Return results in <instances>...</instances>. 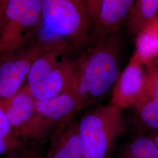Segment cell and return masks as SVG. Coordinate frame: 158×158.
<instances>
[{"instance_id": "obj_1", "label": "cell", "mask_w": 158, "mask_h": 158, "mask_svg": "<svg viewBox=\"0 0 158 158\" xmlns=\"http://www.w3.org/2000/svg\"><path fill=\"white\" fill-rule=\"evenodd\" d=\"M121 32L93 38L74 57L69 89L81 110L102 100L113 89L121 72Z\"/></svg>"}, {"instance_id": "obj_2", "label": "cell", "mask_w": 158, "mask_h": 158, "mask_svg": "<svg viewBox=\"0 0 158 158\" xmlns=\"http://www.w3.org/2000/svg\"><path fill=\"white\" fill-rule=\"evenodd\" d=\"M93 38V25L77 0H42L38 27L30 43L44 51L75 56Z\"/></svg>"}, {"instance_id": "obj_3", "label": "cell", "mask_w": 158, "mask_h": 158, "mask_svg": "<svg viewBox=\"0 0 158 158\" xmlns=\"http://www.w3.org/2000/svg\"><path fill=\"white\" fill-rule=\"evenodd\" d=\"M121 110L108 104L85 114L79 121L83 158H108L125 131Z\"/></svg>"}, {"instance_id": "obj_4", "label": "cell", "mask_w": 158, "mask_h": 158, "mask_svg": "<svg viewBox=\"0 0 158 158\" xmlns=\"http://www.w3.org/2000/svg\"><path fill=\"white\" fill-rule=\"evenodd\" d=\"M75 56L48 51L34 61L25 85L35 100H49L69 91Z\"/></svg>"}, {"instance_id": "obj_5", "label": "cell", "mask_w": 158, "mask_h": 158, "mask_svg": "<svg viewBox=\"0 0 158 158\" xmlns=\"http://www.w3.org/2000/svg\"><path fill=\"white\" fill-rule=\"evenodd\" d=\"M42 0H6L0 16V57L33 40L40 23Z\"/></svg>"}, {"instance_id": "obj_6", "label": "cell", "mask_w": 158, "mask_h": 158, "mask_svg": "<svg viewBox=\"0 0 158 158\" xmlns=\"http://www.w3.org/2000/svg\"><path fill=\"white\" fill-rule=\"evenodd\" d=\"M80 110L79 102L70 92L46 100H36L33 115L20 139L32 144L40 143Z\"/></svg>"}, {"instance_id": "obj_7", "label": "cell", "mask_w": 158, "mask_h": 158, "mask_svg": "<svg viewBox=\"0 0 158 158\" xmlns=\"http://www.w3.org/2000/svg\"><path fill=\"white\" fill-rule=\"evenodd\" d=\"M44 52L40 46L29 44L0 57V105L23 87L34 61Z\"/></svg>"}, {"instance_id": "obj_8", "label": "cell", "mask_w": 158, "mask_h": 158, "mask_svg": "<svg viewBox=\"0 0 158 158\" xmlns=\"http://www.w3.org/2000/svg\"><path fill=\"white\" fill-rule=\"evenodd\" d=\"M144 72L145 65L134 52L113 87L109 104L121 110L134 107L143 93Z\"/></svg>"}, {"instance_id": "obj_9", "label": "cell", "mask_w": 158, "mask_h": 158, "mask_svg": "<svg viewBox=\"0 0 158 158\" xmlns=\"http://www.w3.org/2000/svg\"><path fill=\"white\" fill-rule=\"evenodd\" d=\"M135 0H102L93 23V37L121 32Z\"/></svg>"}, {"instance_id": "obj_10", "label": "cell", "mask_w": 158, "mask_h": 158, "mask_svg": "<svg viewBox=\"0 0 158 158\" xmlns=\"http://www.w3.org/2000/svg\"><path fill=\"white\" fill-rule=\"evenodd\" d=\"M43 158H83L79 121L75 115L63 123L51 136L50 145Z\"/></svg>"}, {"instance_id": "obj_11", "label": "cell", "mask_w": 158, "mask_h": 158, "mask_svg": "<svg viewBox=\"0 0 158 158\" xmlns=\"http://www.w3.org/2000/svg\"><path fill=\"white\" fill-rule=\"evenodd\" d=\"M35 102L27 85L25 84L10 100L0 105L12 130L20 140L23 131L33 115Z\"/></svg>"}, {"instance_id": "obj_12", "label": "cell", "mask_w": 158, "mask_h": 158, "mask_svg": "<svg viewBox=\"0 0 158 158\" xmlns=\"http://www.w3.org/2000/svg\"><path fill=\"white\" fill-rule=\"evenodd\" d=\"M158 16V0H135L130 12L127 27L136 37Z\"/></svg>"}, {"instance_id": "obj_13", "label": "cell", "mask_w": 158, "mask_h": 158, "mask_svg": "<svg viewBox=\"0 0 158 158\" xmlns=\"http://www.w3.org/2000/svg\"><path fill=\"white\" fill-rule=\"evenodd\" d=\"M134 52L146 65L158 55V16L136 37Z\"/></svg>"}, {"instance_id": "obj_14", "label": "cell", "mask_w": 158, "mask_h": 158, "mask_svg": "<svg viewBox=\"0 0 158 158\" xmlns=\"http://www.w3.org/2000/svg\"><path fill=\"white\" fill-rule=\"evenodd\" d=\"M116 158H158V148L151 137L139 136L125 145Z\"/></svg>"}, {"instance_id": "obj_15", "label": "cell", "mask_w": 158, "mask_h": 158, "mask_svg": "<svg viewBox=\"0 0 158 158\" xmlns=\"http://www.w3.org/2000/svg\"><path fill=\"white\" fill-rule=\"evenodd\" d=\"M134 108L141 124L150 130H158V99L142 100Z\"/></svg>"}, {"instance_id": "obj_16", "label": "cell", "mask_w": 158, "mask_h": 158, "mask_svg": "<svg viewBox=\"0 0 158 158\" xmlns=\"http://www.w3.org/2000/svg\"><path fill=\"white\" fill-rule=\"evenodd\" d=\"M0 138L8 143L11 151L23 147V142L20 140L12 130L6 114L0 106Z\"/></svg>"}, {"instance_id": "obj_17", "label": "cell", "mask_w": 158, "mask_h": 158, "mask_svg": "<svg viewBox=\"0 0 158 158\" xmlns=\"http://www.w3.org/2000/svg\"><path fill=\"white\" fill-rule=\"evenodd\" d=\"M148 98L158 99V70L145 66L143 90L138 102Z\"/></svg>"}, {"instance_id": "obj_18", "label": "cell", "mask_w": 158, "mask_h": 158, "mask_svg": "<svg viewBox=\"0 0 158 158\" xmlns=\"http://www.w3.org/2000/svg\"><path fill=\"white\" fill-rule=\"evenodd\" d=\"M102 0H84L85 7L93 23L96 19Z\"/></svg>"}, {"instance_id": "obj_19", "label": "cell", "mask_w": 158, "mask_h": 158, "mask_svg": "<svg viewBox=\"0 0 158 158\" xmlns=\"http://www.w3.org/2000/svg\"><path fill=\"white\" fill-rule=\"evenodd\" d=\"M9 151H11V149L8 143L4 140L0 138V155Z\"/></svg>"}, {"instance_id": "obj_20", "label": "cell", "mask_w": 158, "mask_h": 158, "mask_svg": "<svg viewBox=\"0 0 158 158\" xmlns=\"http://www.w3.org/2000/svg\"><path fill=\"white\" fill-rule=\"evenodd\" d=\"M145 66L158 70V55Z\"/></svg>"}, {"instance_id": "obj_21", "label": "cell", "mask_w": 158, "mask_h": 158, "mask_svg": "<svg viewBox=\"0 0 158 158\" xmlns=\"http://www.w3.org/2000/svg\"><path fill=\"white\" fill-rule=\"evenodd\" d=\"M153 141L155 142V143L156 144V145L157 146L158 148V132H155L152 136H151Z\"/></svg>"}, {"instance_id": "obj_22", "label": "cell", "mask_w": 158, "mask_h": 158, "mask_svg": "<svg viewBox=\"0 0 158 158\" xmlns=\"http://www.w3.org/2000/svg\"><path fill=\"white\" fill-rule=\"evenodd\" d=\"M6 0H1V8L3 7L4 4L6 3Z\"/></svg>"}, {"instance_id": "obj_23", "label": "cell", "mask_w": 158, "mask_h": 158, "mask_svg": "<svg viewBox=\"0 0 158 158\" xmlns=\"http://www.w3.org/2000/svg\"><path fill=\"white\" fill-rule=\"evenodd\" d=\"M78 2H80V3H81L82 4H83L84 6H85V3H84V0H77Z\"/></svg>"}, {"instance_id": "obj_24", "label": "cell", "mask_w": 158, "mask_h": 158, "mask_svg": "<svg viewBox=\"0 0 158 158\" xmlns=\"http://www.w3.org/2000/svg\"><path fill=\"white\" fill-rule=\"evenodd\" d=\"M21 158L19 157H17V156H11V157H8V158Z\"/></svg>"}, {"instance_id": "obj_25", "label": "cell", "mask_w": 158, "mask_h": 158, "mask_svg": "<svg viewBox=\"0 0 158 158\" xmlns=\"http://www.w3.org/2000/svg\"><path fill=\"white\" fill-rule=\"evenodd\" d=\"M0 7H1V0H0Z\"/></svg>"}]
</instances>
